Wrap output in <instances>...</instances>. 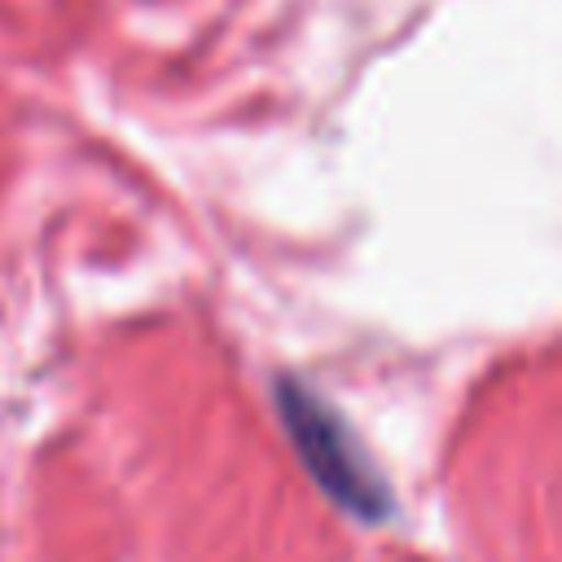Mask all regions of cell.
I'll use <instances>...</instances> for the list:
<instances>
[{
  "label": "cell",
  "instance_id": "cell-1",
  "mask_svg": "<svg viewBox=\"0 0 562 562\" xmlns=\"http://www.w3.org/2000/svg\"><path fill=\"white\" fill-rule=\"evenodd\" d=\"M277 404H281V413L290 422V435H294V448L303 452V461L316 474V483L342 509H351L360 518H382L386 487H382L378 470L364 461V452L356 448V439L347 435L342 417L329 413L316 395L299 391L294 382H281Z\"/></svg>",
  "mask_w": 562,
  "mask_h": 562
}]
</instances>
